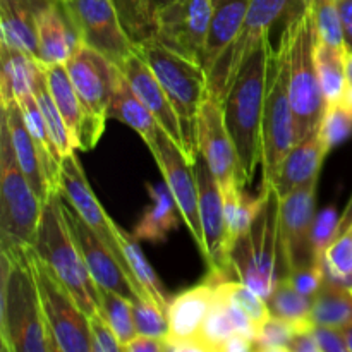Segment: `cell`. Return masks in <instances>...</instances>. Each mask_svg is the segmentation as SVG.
Segmentation results:
<instances>
[{
	"mask_svg": "<svg viewBox=\"0 0 352 352\" xmlns=\"http://www.w3.org/2000/svg\"><path fill=\"white\" fill-rule=\"evenodd\" d=\"M339 222L340 215L333 206H327L322 212L316 213L311 230L313 265H323L327 250L339 236Z\"/></svg>",
	"mask_w": 352,
	"mask_h": 352,
	"instance_id": "ee69618b",
	"label": "cell"
},
{
	"mask_svg": "<svg viewBox=\"0 0 352 352\" xmlns=\"http://www.w3.org/2000/svg\"><path fill=\"white\" fill-rule=\"evenodd\" d=\"M34 96H36L41 116H43L45 124H47L48 131H50V136L54 140L55 146H57L58 153L62 155V158L74 153L78 150V146H76L74 140H72L71 133H69L67 126H65V120L62 119L60 112H58L57 105H55L54 96H52L50 89H48L47 74L45 72L40 81H38L36 89H34Z\"/></svg>",
	"mask_w": 352,
	"mask_h": 352,
	"instance_id": "f35d334b",
	"label": "cell"
},
{
	"mask_svg": "<svg viewBox=\"0 0 352 352\" xmlns=\"http://www.w3.org/2000/svg\"><path fill=\"white\" fill-rule=\"evenodd\" d=\"M31 248L71 291L86 316L91 318L100 308L98 291L65 222L60 191L52 192L43 203L36 241Z\"/></svg>",
	"mask_w": 352,
	"mask_h": 352,
	"instance_id": "5b68a950",
	"label": "cell"
},
{
	"mask_svg": "<svg viewBox=\"0 0 352 352\" xmlns=\"http://www.w3.org/2000/svg\"><path fill=\"white\" fill-rule=\"evenodd\" d=\"M60 192L67 198V201L74 206L76 212L82 217V220H85V222L102 237L103 243L109 246V250L112 251L117 263L122 267V270L126 272L129 280L133 282L138 294L143 299H148L146 294H144V292L141 291L140 285H138L136 278H134L133 272H131L129 261H127L126 254H124L122 248H120L119 234H117V223L107 215L105 210L102 208L100 201L96 199L95 192H93L88 179H86L82 165L79 164V158L76 153H71L67 155V157L62 158ZM148 301H150V299H148Z\"/></svg>",
	"mask_w": 352,
	"mask_h": 352,
	"instance_id": "2e32d148",
	"label": "cell"
},
{
	"mask_svg": "<svg viewBox=\"0 0 352 352\" xmlns=\"http://www.w3.org/2000/svg\"><path fill=\"white\" fill-rule=\"evenodd\" d=\"M124 351L127 352H165L168 351V346L165 340L157 339V337L141 336L138 333L129 344H126Z\"/></svg>",
	"mask_w": 352,
	"mask_h": 352,
	"instance_id": "681fc988",
	"label": "cell"
},
{
	"mask_svg": "<svg viewBox=\"0 0 352 352\" xmlns=\"http://www.w3.org/2000/svg\"><path fill=\"white\" fill-rule=\"evenodd\" d=\"M316 340H318L322 352H349L346 339V330L336 329V327L315 325L313 329Z\"/></svg>",
	"mask_w": 352,
	"mask_h": 352,
	"instance_id": "c3c4849f",
	"label": "cell"
},
{
	"mask_svg": "<svg viewBox=\"0 0 352 352\" xmlns=\"http://www.w3.org/2000/svg\"><path fill=\"white\" fill-rule=\"evenodd\" d=\"M131 308H133V318L138 333L157 337V339L167 342L168 320L167 315L162 313V309L157 305H153L148 299L138 298L131 301Z\"/></svg>",
	"mask_w": 352,
	"mask_h": 352,
	"instance_id": "f6af8a7d",
	"label": "cell"
},
{
	"mask_svg": "<svg viewBox=\"0 0 352 352\" xmlns=\"http://www.w3.org/2000/svg\"><path fill=\"white\" fill-rule=\"evenodd\" d=\"M89 332H91L93 352H122V344L119 342L113 329L100 311L89 318Z\"/></svg>",
	"mask_w": 352,
	"mask_h": 352,
	"instance_id": "bcb514c9",
	"label": "cell"
},
{
	"mask_svg": "<svg viewBox=\"0 0 352 352\" xmlns=\"http://www.w3.org/2000/svg\"><path fill=\"white\" fill-rule=\"evenodd\" d=\"M220 287L223 289V292L229 296V299L234 305L239 306V308L250 316V320L254 323V327H256L258 330H260V327L272 316L267 299L258 296L253 289H250L241 280L222 278V280H220Z\"/></svg>",
	"mask_w": 352,
	"mask_h": 352,
	"instance_id": "ab89813d",
	"label": "cell"
},
{
	"mask_svg": "<svg viewBox=\"0 0 352 352\" xmlns=\"http://www.w3.org/2000/svg\"><path fill=\"white\" fill-rule=\"evenodd\" d=\"M47 0H0V41L38 60L36 19Z\"/></svg>",
	"mask_w": 352,
	"mask_h": 352,
	"instance_id": "4316f807",
	"label": "cell"
},
{
	"mask_svg": "<svg viewBox=\"0 0 352 352\" xmlns=\"http://www.w3.org/2000/svg\"><path fill=\"white\" fill-rule=\"evenodd\" d=\"M251 0H213L212 21H210L208 40H206L203 67L208 71L213 62L237 36L246 19Z\"/></svg>",
	"mask_w": 352,
	"mask_h": 352,
	"instance_id": "f546056e",
	"label": "cell"
},
{
	"mask_svg": "<svg viewBox=\"0 0 352 352\" xmlns=\"http://www.w3.org/2000/svg\"><path fill=\"white\" fill-rule=\"evenodd\" d=\"M2 117L6 120L7 127H9L10 141H12L17 162H19L21 168H23L33 191L36 192L40 201L45 203L50 198L52 192L55 191L52 189L50 182H48L47 172H45L43 162H41V155L38 151V146L34 143L33 136H31L30 129H28L21 103L14 100L7 107H2Z\"/></svg>",
	"mask_w": 352,
	"mask_h": 352,
	"instance_id": "cb8c5ba5",
	"label": "cell"
},
{
	"mask_svg": "<svg viewBox=\"0 0 352 352\" xmlns=\"http://www.w3.org/2000/svg\"><path fill=\"white\" fill-rule=\"evenodd\" d=\"M148 150L153 155L164 175V182L174 196L179 215L188 226L196 246L199 248L201 254H205V234H203L201 217H199L198 181H196L195 165L186 158L184 151L174 140H170V136L164 129L158 134L157 141L148 146Z\"/></svg>",
	"mask_w": 352,
	"mask_h": 352,
	"instance_id": "5bb4252c",
	"label": "cell"
},
{
	"mask_svg": "<svg viewBox=\"0 0 352 352\" xmlns=\"http://www.w3.org/2000/svg\"><path fill=\"white\" fill-rule=\"evenodd\" d=\"M117 14L120 17L124 30L136 45L148 40L155 34V12L153 0H112Z\"/></svg>",
	"mask_w": 352,
	"mask_h": 352,
	"instance_id": "74e56055",
	"label": "cell"
},
{
	"mask_svg": "<svg viewBox=\"0 0 352 352\" xmlns=\"http://www.w3.org/2000/svg\"><path fill=\"white\" fill-rule=\"evenodd\" d=\"M220 280L222 278H219L215 284L213 305L205 320L201 336H199L201 352H223L227 340L239 333L248 336L253 340L256 339L258 329L251 322L250 316L230 301L229 296L220 287Z\"/></svg>",
	"mask_w": 352,
	"mask_h": 352,
	"instance_id": "7402d4cb",
	"label": "cell"
},
{
	"mask_svg": "<svg viewBox=\"0 0 352 352\" xmlns=\"http://www.w3.org/2000/svg\"><path fill=\"white\" fill-rule=\"evenodd\" d=\"M43 203L28 182L3 117L0 119V250L31 248Z\"/></svg>",
	"mask_w": 352,
	"mask_h": 352,
	"instance_id": "ba28073f",
	"label": "cell"
},
{
	"mask_svg": "<svg viewBox=\"0 0 352 352\" xmlns=\"http://www.w3.org/2000/svg\"><path fill=\"white\" fill-rule=\"evenodd\" d=\"M285 2L291 6L292 12H294L296 16H299V14H302L305 10H308L309 6H311V0H285Z\"/></svg>",
	"mask_w": 352,
	"mask_h": 352,
	"instance_id": "11a10c76",
	"label": "cell"
},
{
	"mask_svg": "<svg viewBox=\"0 0 352 352\" xmlns=\"http://www.w3.org/2000/svg\"><path fill=\"white\" fill-rule=\"evenodd\" d=\"M198 151L222 191L237 184L248 188L239 155L227 129L222 103L210 95L198 113Z\"/></svg>",
	"mask_w": 352,
	"mask_h": 352,
	"instance_id": "ac0fdd59",
	"label": "cell"
},
{
	"mask_svg": "<svg viewBox=\"0 0 352 352\" xmlns=\"http://www.w3.org/2000/svg\"><path fill=\"white\" fill-rule=\"evenodd\" d=\"M43 67L45 74H47L48 89H50L55 105H57L62 119L65 120V126H67L69 133H71L72 140L79 150V136H81L85 112H82L81 100L76 93L67 67H65V64L43 65Z\"/></svg>",
	"mask_w": 352,
	"mask_h": 352,
	"instance_id": "1f68e13d",
	"label": "cell"
},
{
	"mask_svg": "<svg viewBox=\"0 0 352 352\" xmlns=\"http://www.w3.org/2000/svg\"><path fill=\"white\" fill-rule=\"evenodd\" d=\"M0 340L6 352H58L41 306L31 248L0 250Z\"/></svg>",
	"mask_w": 352,
	"mask_h": 352,
	"instance_id": "6da1fadb",
	"label": "cell"
},
{
	"mask_svg": "<svg viewBox=\"0 0 352 352\" xmlns=\"http://www.w3.org/2000/svg\"><path fill=\"white\" fill-rule=\"evenodd\" d=\"M117 234H119L120 248H122L124 254H126L127 261H129L131 272H133L134 278H136L138 285L141 287V291L146 294V298L150 299L153 305H157L162 309V313L167 315L168 306H170V296H168L167 289L164 287V284L158 278L157 272L153 270L150 263H148L146 256H144L143 250H141L140 243H138V237L134 234L126 232L122 227L117 226Z\"/></svg>",
	"mask_w": 352,
	"mask_h": 352,
	"instance_id": "4dcf8cb0",
	"label": "cell"
},
{
	"mask_svg": "<svg viewBox=\"0 0 352 352\" xmlns=\"http://www.w3.org/2000/svg\"><path fill=\"white\" fill-rule=\"evenodd\" d=\"M352 226V195L349 203H347L346 210L340 215V222H339V234H342L344 230H347Z\"/></svg>",
	"mask_w": 352,
	"mask_h": 352,
	"instance_id": "db71d44e",
	"label": "cell"
},
{
	"mask_svg": "<svg viewBox=\"0 0 352 352\" xmlns=\"http://www.w3.org/2000/svg\"><path fill=\"white\" fill-rule=\"evenodd\" d=\"M174 2V0H153V6H155V12H158L160 9H164L167 3Z\"/></svg>",
	"mask_w": 352,
	"mask_h": 352,
	"instance_id": "9f6ffc18",
	"label": "cell"
},
{
	"mask_svg": "<svg viewBox=\"0 0 352 352\" xmlns=\"http://www.w3.org/2000/svg\"><path fill=\"white\" fill-rule=\"evenodd\" d=\"M195 172L198 181L199 217L205 234L203 256L208 265V274L220 278H230V275H234V268L230 261V243L227 234L222 189L201 155L196 158Z\"/></svg>",
	"mask_w": 352,
	"mask_h": 352,
	"instance_id": "e0dca14e",
	"label": "cell"
},
{
	"mask_svg": "<svg viewBox=\"0 0 352 352\" xmlns=\"http://www.w3.org/2000/svg\"><path fill=\"white\" fill-rule=\"evenodd\" d=\"M316 67L327 105L342 102L346 91L347 52L316 40Z\"/></svg>",
	"mask_w": 352,
	"mask_h": 352,
	"instance_id": "e575fe53",
	"label": "cell"
},
{
	"mask_svg": "<svg viewBox=\"0 0 352 352\" xmlns=\"http://www.w3.org/2000/svg\"><path fill=\"white\" fill-rule=\"evenodd\" d=\"M79 41L120 65L138 50L112 0H58Z\"/></svg>",
	"mask_w": 352,
	"mask_h": 352,
	"instance_id": "7c38bea8",
	"label": "cell"
},
{
	"mask_svg": "<svg viewBox=\"0 0 352 352\" xmlns=\"http://www.w3.org/2000/svg\"><path fill=\"white\" fill-rule=\"evenodd\" d=\"M62 208H64V217L69 230H71L74 243L78 244L79 251H81L82 260H85L95 284L110 289V291L117 292V294L129 299V301L141 298L136 289H134L133 282L126 275V272L117 263L109 246L82 220V217L76 212L74 206L67 201L64 195H62Z\"/></svg>",
	"mask_w": 352,
	"mask_h": 352,
	"instance_id": "d6986e66",
	"label": "cell"
},
{
	"mask_svg": "<svg viewBox=\"0 0 352 352\" xmlns=\"http://www.w3.org/2000/svg\"><path fill=\"white\" fill-rule=\"evenodd\" d=\"M340 16V26H342L344 45L347 54L352 52V0H337Z\"/></svg>",
	"mask_w": 352,
	"mask_h": 352,
	"instance_id": "f907efd6",
	"label": "cell"
},
{
	"mask_svg": "<svg viewBox=\"0 0 352 352\" xmlns=\"http://www.w3.org/2000/svg\"><path fill=\"white\" fill-rule=\"evenodd\" d=\"M311 320L315 325L346 330L352 325V291L327 280L313 298Z\"/></svg>",
	"mask_w": 352,
	"mask_h": 352,
	"instance_id": "d6a6232c",
	"label": "cell"
},
{
	"mask_svg": "<svg viewBox=\"0 0 352 352\" xmlns=\"http://www.w3.org/2000/svg\"><path fill=\"white\" fill-rule=\"evenodd\" d=\"M329 151L330 148L327 146L320 131L296 143L292 150L285 155L274 182V189L277 191L278 198H284L298 186L318 177Z\"/></svg>",
	"mask_w": 352,
	"mask_h": 352,
	"instance_id": "d4e9b609",
	"label": "cell"
},
{
	"mask_svg": "<svg viewBox=\"0 0 352 352\" xmlns=\"http://www.w3.org/2000/svg\"><path fill=\"white\" fill-rule=\"evenodd\" d=\"M263 203L246 232L234 243L230 261L237 280L268 299L284 275L278 270L280 253V198L274 186L261 188Z\"/></svg>",
	"mask_w": 352,
	"mask_h": 352,
	"instance_id": "277c9868",
	"label": "cell"
},
{
	"mask_svg": "<svg viewBox=\"0 0 352 352\" xmlns=\"http://www.w3.org/2000/svg\"><path fill=\"white\" fill-rule=\"evenodd\" d=\"M346 339H347V347H349V352H352V325L346 329Z\"/></svg>",
	"mask_w": 352,
	"mask_h": 352,
	"instance_id": "6f0895ef",
	"label": "cell"
},
{
	"mask_svg": "<svg viewBox=\"0 0 352 352\" xmlns=\"http://www.w3.org/2000/svg\"><path fill=\"white\" fill-rule=\"evenodd\" d=\"M65 67L85 112L79 150L89 151L96 146L105 131L110 100L116 89L120 67L103 54L82 43L69 58Z\"/></svg>",
	"mask_w": 352,
	"mask_h": 352,
	"instance_id": "9c48e42d",
	"label": "cell"
},
{
	"mask_svg": "<svg viewBox=\"0 0 352 352\" xmlns=\"http://www.w3.org/2000/svg\"><path fill=\"white\" fill-rule=\"evenodd\" d=\"M270 38L261 41L241 67L222 109L227 129L239 155L241 168L248 186L261 164V124L267 96Z\"/></svg>",
	"mask_w": 352,
	"mask_h": 352,
	"instance_id": "7a4b0ae2",
	"label": "cell"
},
{
	"mask_svg": "<svg viewBox=\"0 0 352 352\" xmlns=\"http://www.w3.org/2000/svg\"><path fill=\"white\" fill-rule=\"evenodd\" d=\"M98 291V311L102 313L103 318L110 323V327L116 332L117 339L122 344V351L126 344H129L134 337L138 336L136 325H134L133 318V308H131L129 299L122 298L117 292L110 291V289L96 285Z\"/></svg>",
	"mask_w": 352,
	"mask_h": 352,
	"instance_id": "8d00e7d4",
	"label": "cell"
},
{
	"mask_svg": "<svg viewBox=\"0 0 352 352\" xmlns=\"http://www.w3.org/2000/svg\"><path fill=\"white\" fill-rule=\"evenodd\" d=\"M109 117L120 120L126 126H129L131 129L136 131L143 138L146 146H151L157 141L158 134L162 131L158 120L148 110V107L141 102L140 96L133 91L122 71L117 78L116 89H113L112 100H110Z\"/></svg>",
	"mask_w": 352,
	"mask_h": 352,
	"instance_id": "83f0119b",
	"label": "cell"
},
{
	"mask_svg": "<svg viewBox=\"0 0 352 352\" xmlns=\"http://www.w3.org/2000/svg\"><path fill=\"white\" fill-rule=\"evenodd\" d=\"M138 52L167 93L182 129V151L195 165L198 158V113L208 93V78L201 64L165 47L155 36L141 41Z\"/></svg>",
	"mask_w": 352,
	"mask_h": 352,
	"instance_id": "3957f363",
	"label": "cell"
},
{
	"mask_svg": "<svg viewBox=\"0 0 352 352\" xmlns=\"http://www.w3.org/2000/svg\"><path fill=\"white\" fill-rule=\"evenodd\" d=\"M38 60L43 65L67 64L81 45L58 0H47L36 19Z\"/></svg>",
	"mask_w": 352,
	"mask_h": 352,
	"instance_id": "603a6c76",
	"label": "cell"
},
{
	"mask_svg": "<svg viewBox=\"0 0 352 352\" xmlns=\"http://www.w3.org/2000/svg\"><path fill=\"white\" fill-rule=\"evenodd\" d=\"M223 206H226V222L227 234H229L230 253H232L234 243L243 232H246L248 227L256 219L258 212L263 203V195L258 192L256 196L250 195L244 186H232V188L222 191Z\"/></svg>",
	"mask_w": 352,
	"mask_h": 352,
	"instance_id": "d590c367",
	"label": "cell"
},
{
	"mask_svg": "<svg viewBox=\"0 0 352 352\" xmlns=\"http://www.w3.org/2000/svg\"><path fill=\"white\" fill-rule=\"evenodd\" d=\"M0 102L7 107L14 100L19 102L28 95H34L38 81L43 76L45 67L40 60L26 52L0 41Z\"/></svg>",
	"mask_w": 352,
	"mask_h": 352,
	"instance_id": "484cf974",
	"label": "cell"
},
{
	"mask_svg": "<svg viewBox=\"0 0 352 352\" xmlns=\"http://www.w3.org/2000/svg\"><path fill=\"white\" fill-rule=\"evenodd\" d=\"M294 17L298 16L292 12L291 6L285 0H251L246 19L237 36L227 45L226 50L206 71L210 96L223 103L244 62L261 41L270 38L274 24L280 19H285L287 23Z\"/></svg>",
	"mask_w": 352,
	"mask_h": 352,
	"instance_id": "30bf717a",
	"label": "cell"
},
{
	"mask_svg": "<svg viewBox=\"0 0 352 352\" xmlns=\"http://www.w3.org/2000/svg\"><path fill=\"white\" fill-rule=\"evenodd\" d=\"M318 177L298 186L280 198V253L285 275L313 265L311 230Z\"/></svg>",
	"mask_w": 352,
	"mask_h": 352,
	"instance_id": "9a60e30c",
	"label": "cell"
},
{
	"mask_svg": "<svg viewBox=\"0 0 352 352\" xmlns=\"http://www.w3.org/2000/svg\"><path fill=\"white\" fill-rule=\"evenodd\" d=\"M327 146L333 150L336 146L349 140L352 134V109L344 102L327 105L323 113L322 126H320Z\"/></svg>",
	"mask_w": 352,
	"mask_h": 352,
	"instance_id": "b9f144b4",
	"label": "cell"
},
{
	"mask_svg": "<svg viewBox=\"0 0 352 352\" xmlns=\"http://www.w3.org/2000/svg\"><path fill=\"white\" fill-rule=\"evenodd\" d=\"M120 71L124 72L126 79L129 81L133 91L140 96L141 102L148 107L162 129L170 136L179 144L182 150V129L181 120H179L177 113H175L174 107H172L170 100H168L167 93L162 88L160 81L157 79L155 72L151 71L150 65L143 58L140 52H134L133 55L126 58L122 64L119 65Z\"/></svg>",
	"mask_w": 352,
	"mask_h": 352,
	"instance_id": "44dd1931",
	"label": "cell"
},
{
	"mask_svg": "<svg viewBox=\"0 0 352 352\" xmlns=\"http://www.w3.org/2000/svg\"><path fill=\"white\" fill-rule=\"evenodd\" d=\"M292 352H322L320 351L318 340H316L315 333L311 332H301L296 333L291 344Z\"/></svg>",
	"mask_w": 352,
	"mask_h": 352,
	"instance_id": "816d5d0a",
	"label": "cell"
},
{
	"mask_svg": "<svg viewBox=\"0 0 352 352\" xmlns=\"http://www.w3.org/2000/svg\"><path fill=\"white\" fill-rule=\"evenodd\" d=\"M34 275L48 329L58 352H93L89 318L60 278L38 258L31 248Z\"/></svg>",
	"mask_w": 352,
	"mask_h": 352,
	"instance_id": "8fae6325",
	"label": "cell"
},
{
	"mask_svg": "<svg viewBox=\"0 0 352 352\" xmlns=\"http://www.w3.org/2000/svg\"><path fill=\"white\" fill-rule=\"evenodd\" d=\"M146 191L150 195V205L144 208L133 234L140 241L162 243L167 239L172 230L177 229V205L165 182L155 186L146 184Z\"/></svg>",
	"mask_w": 352,
	"mask_h": 352,
	"instance_id": "f1b7e54d",
	"label": "cell"
},
{
	"mask_svg": "<svg viewBox=\"0 0 352 352\" xmlns=\"http://www.w3.org/2000/svg\"><path fill=\"white\" fill-rule=\"evenodd\" d=\"M267 302L272 315L291 323L296 333L311 332L315 329V323L311 320L313 298L301 294L298 289L292 287V284L285 277L280 278Z\"/></svg>",
	"mask_w": 352,
	"mask_h": 352,
	"instance_id": "836d02e7",
	"label": "cell"
},
{
	"mask_svg": "<svg viewBox=\"0 0 352 352\" xmlns=\"http://www.w3.org/2000/svg\"><path fill=\"white\" fill-rule=\"evenodd\" d=\"M309 9H311L313 19H315L318 40L330 47L346 50L337 0H311Z\"/></svg>",
	"mask_w": 352,
	"mask_h": 352,
	"instance_id": "60d3db41",
	"label": "cell"
},
{
	"mask_svg": "<svg viewBox=\"0 0 352 352\" xmlns=\"http://www.w3.org/2000/svg\"><path fill=\"white\" fill-rule=\"evenodd\" d=\"M289 45L291 33L285 26L277 50H272L268 65L261 124V188L274 186L285 155L296 144L294 110L289 96Z\"/></svg>",
	"mask_w": 352,
	"mask_h": 352,
	"instance_id": "8992f818",
	"label": "cell"
},
{
	"mask_svg": "<svg viewBox=\"0 0 352 352\" xmlns=\"http://www.w3.org/2000/svg\"><path fill=\"white\" fill-rule=\"evenodd\" d=\"M351 227H352V226H351Z\"/></svg>",
	"mask_w": 352,
	"mask_h": 352,
	"instance_id": "680465c9",
	"label": "cell"
},
{
	"mask_svg": "<svg viewBox=\"0 0 352 352\" xmlns=\"http://www.w3.org/2000/svg\"><path fill=\"white\" fill-rule=\"evenodd\" d=\"M220 277L210 275L191 289H186L170 301L168 320V351H201L199 336L215 298V284Z\"/></svg>",
	"mask_w": 352,
	"mask_h": 352,
	"instance_id": "ffe728a7",
	"label": "cell"
},
{
	"mask_svg": "<svg viewBox=\"0 0 352 352\" xmlns=\"http://www.w3.org/2000/svg\"><path fill=\"white\" fill-rule=\"evenodd\" d=\"M296 336L294 327L285 320L272 315L260 327L254 339L253 351L258 352H289Z\"/></svg>",
	"mask_w": 352,
	"mask_h": 352,
	"instance_id": "7bdbcfd3",
	"label": "cell"
},
{
	"mask_svg": "<svg viewBox=\"0 0 352 352\" xmlns=\"http://www.w3.org/2000/svg\"><path fill=\"white\" fill-rule=\"evenodd\" d=\"M285 278L301 294L308 296V298H315L316 292L325 284L327 277L325 270H323V265H309V267H305L301 270H296L292 274L285 275Z\"/></svg>",
	"mask_w": 352,
	"mask_h": 352,
	"instance_id": "7dc6e473",
	"label": "cell"
},
{
	"mask_svg": "<svg viewBox=\"0 0 352 352\" xmlns=\"http://www.w3.org/2000/svg\"><path fill=\"white\" fill-rule=\"evenodd\" d=\"M212 10L213 0H174L157 12L153 36L203 65Z\"/></svg>",
	"mask_w": 352,
	"mask_h": 352,
	"instance_id": "4fadbf2b",
	"label": "cell"
},
{
	"mask_svg": "<svg viewBox=\"0 0 352 352\" xmlns=\"http://www.w3.org/2000/svg\"><path fill=\"white\" fill-rule=\"evenodd\" d=\"M285 26L291 33L289 45V96L296 122V143L306 140L322 126L327 103L316 67V34L311 9L305 10Z\"/></svg>",
	"mask_w": 352,
	"mask_h": 352,
	"instance_id": "52a82bcc",
	"label": "cell"
},
{
	"mask_svg": "<svg viewBox=\"0 0 352 352\" xmlns=\"http://www.w3.org/2000/svg\"><path fill=\"white\" fill-rule=\"evenodd\" d=\"M342 102L352 109V52L347 54L346 60V91H344Z\"/></svg>",
	"mask_w": 352,
	"mask_h": 352,
	"instance_id": "f5cc1de1",
	"label": "cell"
}]
</instances>
